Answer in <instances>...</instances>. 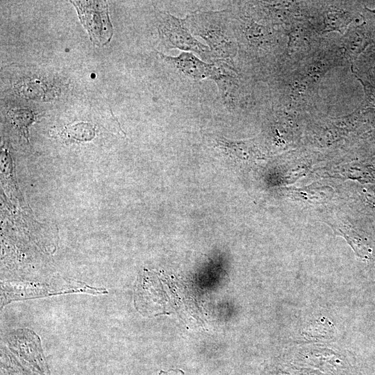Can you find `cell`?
I'll return each instance as SVG.
<instances>
[{
	"instance_id": "5b68a950",
	"label": "cell",
	"mask_w": 375,
	"mask_h": 375,
	"mask_svg": "<svg viewBox=\"0 0 375 375\" xmlns=\"http://www.w3.org/2000/svg\"><path fill=\"white\" fill-rule=\"evenodd\" d=\"M364 6L353 1H310V22L322 36L334 32L342 35L361 17Z\"/></svg>"
},
{
	"instance_id": "277c9868",
	"label": "cell",
	"mask_w": 375,
	"mask_h": 375,
	"mask_svg": "<svg viewBox=\"0 0 375 375\" xmlns=\"http://www.w3.org/2000/svg\"><path fill=\"white\" fill-rule=\"evenodd\" d=\"M238 5L256 21L285 35L296 24L310 19V1H248Z\"/></svg>"
},
{
	"instance_id": "6da1fadb",
	"label": "cell",
	"mask_w": 375,
	"mask_h": 375,
	"mask_svg": "<svg viewBox=\"0 0 375 375\" xmlns=\"http://www.w3.org/2000/svg\"><path fill=\"white\" fill-rule=\"evenodd\" d=\"M232 20L238 44V54L257 79L269 80L284 51L286 35L274 27L260 23L238 5Z\"/></svg>"
},
{
	"instance_id": "8fae6325",
	"label": "cell",
	"mask_w": 375,
	"mask_h": 375,
	"mask_svg": "<svg viewBox=\"0 0 375 375\" xmlns=\"http://www.w3.org/2000/svg\"><path fill=\"white\" fill-rule=\"evenodd\" d=\"M63 133L68 138L79 141H88L94 138L95 132L94 127L91 124L81 122L66 127Z\"/></svg>"
},
{
	"instance_id": "7a4b0ae2",
	"label": "cell",
	"mask_w": 375,
	"mask_h": 375,
	"mask_svg": "<svg viewBox=\"0 0 375 375\" xmlns=\"http://www.w3.org/2000/svg\"><path fill=\"white\" fill-rule=\"evenodd\" d=\"M192 35L201 38L208 45L212 63L222 61L235 67L238 44L232 20V10H196L184 18Z\"/></svg>"
},
{
	"instance_id": "ba28073f",
	"label": "cell",
	"mask_w": 375,
	"mask_h": 375,
	"mask_svg": "<svg viewBox=\"0 0 375 375\" xmlns=\"http://www.w3.org/2000/svg\"><path fill=\"white\" fill-rule=\"evenodd\" d=\"M81 23L88 31L91 40L97 45L107 44L113 35L108 10V2L105 1H75Z\"/></svg>"
},
{
	"instance_id": "30bf717a",
	"label": "cell",
	"mask_w": 375,
	"mask_h": 375,
	"mask_svg": "<svg viewBox=\"0 0 375 375\" xmlns=\"http://www.w3.org/2000/svg\"><path fill=\"white\" fill-rule=\"evenodd\" d=\"M159 55L181 75L192 81H213L220 72L217 62L208 63L191 52L183 51L176 56H167L161 53H159Z\"/></svg>"
},
{
	"instance_id": "9c48e42d",
	"label": "cell",
	"mask_w": 375,
	"mask_h": 375,
	"mask_svg": "<svg viewBox=\"0 0 375 375\" xmlns=\"http://www.w3.org/2000/svg\"><path fill=\"white\" fill-rule=\"evenodd\" d=\"M220 67L219 75L213 80L219 97L227 109L234 110L246 105L247 90L242 84L237 69L226 62L217 61Z\"/></svg>"
},
{
	"instance_id": "3957f363",
	"label": "cell",
	"mask_w": 375,
	"mask_h": 375,
	"mask_svg": "<svg viewBox=\"0 0 375 375\" xmlns=\"http://www.w3.org/2000/svg\"><path fill=\"white\" fill-rule=\"evenodd\" d=\"M268 81L272 106L304 114L317 112L321 101L320 84L308 77L297 64L278 66Z\"/></svg>"
},
{
	"instance_id": "8992f818",
	"label": "cell",
	"mask_w": 375,
	"mask_h": 375,
	"mask_svg": "<svg viewBox=\"0 0 375 375\" xmlns=\"http://www.w3.org/2000/svg\"><path fill=\"white\" fill-rule=\"evenodd\" d=\"M158 31L166 49L194 52L205 61L212 63L210 49L192 35L187 28L184 19L162 11L158 13Z\"/></svg>"
},
{
	"instance_id": "7c38bea8",
	"label": "cell",
	"mask_w": 375,
	"mask_h": 375,
	"mask_svg": "<svg viewBox=\"0 0 375 375\" xmlns=\"http://www.w3.org/2000/svg\"><path fill=\"white\" fill-rule=\"evenodd\" d=\"M10 115L13 122L21 128L28 126L33 119V114L28 110H13Z\"/></svg>"
},
{
	"instance_id": "52a82bcc",
	"label": "cell",
	"mask_w": 375,
	"mask_h": 375,
	"mask_svg": "<svg viewBox=\"0 0 375 375\" xmlns=\"http://www.w3.org/2000/svg\"><path fill=\"white\" fill-rule=\"evenodd\" d=\"M287 42L278 66L295 65L315 51L324 36L313 28L310 20L294 25L286 34Z\"/></svg>"
}]
</instances>
